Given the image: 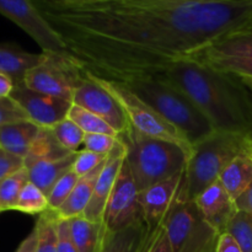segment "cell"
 Masks as SVG:
<instances>
[{
  "instance_id": "15",
  "label": "cell",
  "mask_w": 252,
  "mask_h": 252,
  "mask_svg": "<svg viewBox=\"0 0 252 252\" xmlns=\"http://www.w3.org/2000/svg\"><path fill=\"white\" fill-rule=\"evenodd\" d=\"M121 142V140H120ZM126 158V149L122 142L115 148L113 152L108 154L102 170L96 181L95 189H94L93 197L90 199L88 208L83 217L93 221L103 223V213H105L106 204L111 196L113 186H115L116 179H117L120 170L122 167L123 161Z\"/></svg>"
},
{
  "instance_id": "43",
  "label": "cell",
  "mask_w": 252,
  "mask_h": 252,
  "mask_svg": "<svg viewBox=\"0 0 252 252\" xmlns=\"http://www.w3.org/2000/svg\"><path fill=\"white\" fill-rule=\"evenodd\" d=\"M236 78V76H235ZM240 83L243 84L245 88H248L249 90L252 91V78H249V76H244V78H239Z\"/></svg>"
},
{
  "instance_id": "38",
  "label": "cell",
  "mask_w": 252,
  "mask_h": 252,
  "mask_svg": "<svg viewBox=\"0 0 252 252\" xmlns=\"http://www.w3.org/2000/svg\"><path fill=\"white\" fill-rule=\"evenodd\" d=\"M214 252H243L238 241L228 231L219 234Z\"/></svg>"
},
{
  "instance_id": "45",
  "label": "cell",
  "mask_w": 252,
  "mask_h": 252,
  "mask_svg": "<svg viewBox=\"0 0 252 252\" xmlns=\"http://www.w3.org/2000/svg\"><path fill=\"white\" fill-rule=\"evenodd\" d=\"M1 212H4V208H2L1 203H0V213H1Z\"/></svg>"
},
{
  "instance_id": "2",
  "label": "cell",
  "mask_w": 252,
  "mask_h": 252,
  "mask_svg": "<svg viewBox=\"0 0 252 252\" xmlns=\"http://www.w3.org/2000/svg\"><path fill=\"white\" fill-rule=\"evenodd\" d=\"M155 78L181 91L208 118L216 130L251 134V101L235 85L233 75L193 59L172 63Z\"/></svg>"
},
{
  "instance_id": "29",
  "label": "cell",
  "mask_w": 252,
  "mask_h": 252,
  "mask_svg": "<svg viewBox=\"0 0 252 252\" xmlns=\"http://www.w3.org/2000/svg\"><path fill=\"white\" fill-rule=\"evenodd\" d=\"M49 129L57 142L59 143V145L68 152L78 153L80 150V147H83L85 133L68 117L64 118L63 121L58 122Z\"/></svg>"
},
{
  "instance_id": "10",
  "label": "cell",
  "mask_w": 252,
  "mask_h": 252,
  "mask_svg": "<svg viewBox=\"0 0 252 252\" xmlns=\"http://www.w3.org/2000/svg\"><path fill=\"white\" fill-rule=\"evenodd\" d=\"M144 221L139 204V189L125 158L103 213L107 231L115 233Z\"/></svg>"
},
{
  "instance_id": "12",
  "label": "cell",
  "mask_w": 252,
  "mask_h": 252,
  "mask_svg": "<svg viewBox=\"0 0 252 252\" xmlns=\"http://www.w3.org/2000/svg\"><path fill=\"white\" fill-rule=\"evenodd\" d=\"M12 98L26 112L27 117L41 128H52L68 117L73 102L65 98L44 95L27 88L24 83L15 85Z\"/></svg>"
},
{
  "instance_id": "21",
  "label": "cell",
  "mask_w": 252,
  "mask_h": 252,
  "mask_svg": "<svg viewBox=\"0 0 252 252\" xmlns=\"http://www.w3.org/2000/svg\"><path fill=\"white\" fill-rule=\"evenodd\" d=\"M69 223L78 252H100L107 235L105 224L89 220L83 216L69 219Z\"/></svg>"
},
{
  "instance_id": "35",
  "label": "cell",
  "mask_w": 252,
  "mask_h": 252,
  "mask_svg": "<svg viewBox=\"0 0 252 252\" xmlns=\"http://www.w3.org/2000/svg\"><path fill=\"white\" fill-rule=\"evenodd\" d=\"M140 252H172L164 225H160L153 231H148Z\"/></svg>"
},
{
  "instance_id": "7",
  "label": "cell",
  "mask_w": 252,
  "mask_h": 252,
  "mask_svg": "<svg viewBox=\"0 0 252 252\" xmlns=\"http://www.w3.org/2000/svg\"><path fill=\"white\" fill-rule=\"evenodd\" d=\"M172 252H213L219 233L197 209L193 201L177 199L164 221Z\"/></svg>"
},
{
  "instance_id": "18",
  "label": "cell",
  "mask_w": 252,
  "mask_h": 252,
  "mask_svg": "<svg viewBox=\"0 0 252 252\" xmlns=\"http://www.w3.org/2000/svg\"><path fill=\"white\" fill-rule=\"evenodd\" d=\"M42 128L30 120L0 128V148L20 158H26Z\"/></svg>"
},
{
  "instance_id": "42",
  "label": "cell",
  "mask_w": 252,
  "mask_h": 252,
  "mask_svg": "<svg viewBox=\"0 0 252 252\" xmlns=\"http://www.w3.org/2000/svg\"><path fill=\"white\" fill-rule=\"evenodd\" d=\"M244 152L252 158V134H248L244 139Z\"/></svg>"
},
{
  "instance_id": "1",
  "label": "cell",
  "mask_w": 252,
  "mask_h": 252,
  "mask_svg": "<svg viewBox=\"0 0 252 252\" xmlns=\"http://www.w3.org/2000/svg\"><path fill=\"white\" fill-rule=\"evenodd\" d=\"M85 73L154 75L252 26V0H33Z\"/></svg>"
},
{
  "instance_id": "16",
  "label": "cell",
  "mask_w": 252,
  "mask_h": 252,
  "mask_svg": "<svg viewBox=\"0 0 252 252\" xmlns=\"http://www.w3.org/2000/svg\"><path fill=\"white\" fill-rule=\"evenodd\" d=\"M46 54L31 53L12 42L0 43V73L6 74L15 85L24 83L27 71L44 61Z\"/></svg>"
},
{
  "instance_id": "37",
  "label": "cell",
  "mask_w": 252,
  "mask_h": 252,
  "mask_svg": "<svg viewBox=\"0 0 252 252\" xmlns=\"http://www.w3.org/2000/svg\"><path fill=\"white\" fill-rule=\"evenodd\" d=\"M57 234H58V252H78L71 236L69 219H61L58 217Z\"/></svg>"
},
{
  "instance_id": "14",
  "label": "cell",
  "mask_w": 252,
  "mask_h": 252,
  "mask_svg": "<svg viewBox=\"0 0 252 252\" xmlns=\"http://www.w3.org/2000/svg\"><path fill=\"white\" fill-rule=\"evenodd\" d=\"M193 202L202 218L219 234L226 230L228 224L238 212L235 201L219 181L202 191Z\"/></svg>"
},
{
  "instance_id": "26",
  "label": "cell",
  "mask_w": 252,
  "mask_h": 252,
  "mask_svg": "<svg viewBox=\"0 0 252 252\" xmlns=\"http://www.w3.org/2000/svg\"><path fill=\"white\" fill-rule=\"evenodd\" d=\"M69 120L73 121L78 127L81 128L85 134H93V133H105V134L118 135V133L108 125L106 121L98 117L95 113L85 110L78 105H71L68 113Z\"/></svg>"
},
{
  "instance_id": "5",
  "label": "cell",
  "mask_w": 252,
  "mask_h": 252,
  "mask_svg": "<svg viewBox=\"0 0 252 252\" xmlns=\"http://www.w3.org/2000/svg\"><path fill=\"white\" fill-rule=\"evenodd\" d=\"M246 135L214 130L211 135L192 145L177 199L193 201L207 187L219 181L229 162L243 152Z\"/></svg>"
},
{
  "instance_id": "28",
  "label": "cell",
  "mask_w": 252,
  "mask_h": 252,
  "mask_svg": "<svg viewBox=\"0 0 252 252\" xmlns=\"http://www.w3.org/2000/svg\"><path fill=\"white\" fill-rule=\"evenodd\" d=\"M29 181V171L24 167L0 182V203L4 211H15L20 193Z\"/></svg>"
},
{
  "instance_id": "22",
  "label": "cell",
  "mask_w": 252,
  "mask_h": 252,
  "mask_svg": "<svg viewBox=\"0 0 252 252\" xmlns=\"http://www.w3.org/2000/svg\"><path fill=\"white\" fill-rule=\"evenodd\" d=\"M197 56L252 57V27L221 37L218 41L209 44L207 48H204L203 51H201L194 57Z\"/></svg>"
},
{
  "instance_id": "44",
  "label": "cell",
  "mask_w": 252,
  "mask_h": 252,
  "mask_svg": "<svg viewBox=\"0 0 252 252\" xmlns=\"http://www.w3.org/2000/svg\"><path fill=\"white\" fill-rule=\"evenodd\" d=\"M250 120H251V134H252V101H251V108H250Z\"/></svg>"
},
{
  "instance_id": "8",
  "label": "cell",
  "mask_w": 252,
  "mask_h": 252,
  "mask_svg": "<svg viewBox=\"0 0 252 252\" xmlns=\"http://www.w3.org/2000/svg\"><path fill=\"white\" fill-rule=\"evenodd\" d=\"M44 54V61L27 71L24 84L37 93L71 101L83 70L70 56Z\"/></svg>"
},
{
  "instance_id": "24",
  "label": "cell",
  "mask_w": 252,
  "mask_h": 252,
  "mask_svg": "<svg viewBox=\"0 0 252 252\" xmlns=\"http://www.w3.org/2000/svg\"><path fill=\"white\" fill-rule=\"evenodd\" d=\"M193 61L208 65L220 73L244 78H252V57L249 56H197Z\"/></svg>"
},
{
  "instance_id": "34",
  "label": "cell",
  "mask_w": 252,
  "mask_h": 252,
  "mask_svg": "<svg viewBox=\"0 0 252 252\" xmlns=\"http://www.w3.org/2000/svg\"><path fill=\"white\" fill-rule=\"evenodd\" d=\"M27 120L29 117H27L26 112L11 96L0 97V128L11 125V123Z\"/></svg>"
},
{
  "instance_id": "46",
  "label": "cell",
  "mask_w": 252,
  "mask_h": 252,
  "mask_svg": "<svg viewBox=\"0 0 252 252\" xmlns=\"http://www.w3.org/2000/svg\"><path fill=\"white\" fill-rule=\"evenodd\" d=\"M142 245H143V244H142ZM140 248H142V246H140ZM138 252H140V249H139V250H138Z\"/></svg>"
},
{
  "instance_id": "17",
  "label": "cell",
  "mask_w": 252,
  "mask_h": 252,
  "mask_svg": "<svg viewBox=\"0 0 252 252\" xmlns=\"http://www.w3.org/2000/svg\"><path fill=\"white\" fill-rule=\"evenodd\" d=\"M75 158L76 153H70L57 159H38L30 162L25 166L29 171L30 182L48 194L54 184L73 167Z\"/></svg>"
},
{
  "instance_id": "6",
  "label": "cell",
  "mask_w": 252,
  "mask_h": 252,
  "mask_svg": "<svg viewBox=\"0 0 252 252\" xmlns=\"http://www.w3.org/2000/svg\"><path fill=\"white\" fill-rule=\"evenodd\" d=\"M89 75L93 76L102 88H105L116 98L127 118L128 126L132 129L147 137L175 143L192 152V145L185 138V135L175 126L167 122L152 106L148 105L134 93H132L127 86L123 85L120 81L97 78L91 74Z\"/></svg>"
},
{
  "instance_id": "23",
  "label": "cell",
  "mask_w": 252,
  "mask_h": 252,
  "mask_svg": "<svg viewBox=\"0 0 252 252\" xmlns=\"http://www.w3.org/2000/svg\"><path fill=\"white\" fill-rule=\"evenodd\" d=\"M148 234L144 221L130 225L120 231H107L100 252H138Z\"/></svg>"
},
{
  "instance_id": "47",
  "label": "cell",
  "mask_w": 252,
  "mask_h": 252,
  "mask_svg": "<svg viewBox=\"0 0 252 252\" xmlns=\"http://www.w3.org/2000/svg\"><path fill=\"white\" fill-rule=\"evenodd\" d=\"M213 252H214V251H213Z\"/></svg>"
},
{
  "instance_id": "3",
  "label": "cell",
  "mask_w": 252,
  "mask_h": 252,
  "mask_svg": "<svg viewBox=\"0 0 252 252\" xmlns=\"http://www.w3.org/2000/svg\"><path fill=\"white\" fill-rule=\"evenodd\" d=\"M120 83L175 126L191 145L201 142L216 130L192 101L166 81L155 76L142 75Z\"/></svg>"
},
{
  "instance_id": "19",
  "label": "cell",
  "mask_w": 252,
  "mask_h": 252,
  "mask_svg": "<svg viewBox=\"0 0 252 252\" xmlns=\"http://www.w3.org/2000/svg\"><path fill=\"white\" fill-rule=\"evenodd\" d=\"M106 161V160H105ZM105 161L96 167L94 171L89 172L85 176L80 177L79 181L76 182L75 187H74L73 192L70 196L68 197L63 206L57 211V214L61 219H71L76 218V217H81L85 213L86 208H88L90 199L93 197L94 189H95L96 181L100 175L101 170H102Z\"/></svg>"
},
{
  "instance_id": "32",
  "label": "cell",
  "mask_w": 252,
  "mask_h": 252,
  "mask_svg": "<svg viewBox=\"0 0 252 252\" xmlns=\"http://www.w3.org/2000/svg\"><path fill=\"white\" fill-rule=\"evenodd\" d=\"M118 135L105 134V133H93V134H85L84 138L83 149L90 150L101 155H108L115 148L120 144Z\"/></svg>"
},
{
  "instance_id": "25",
  "label": "cell",
  "mask_w": 252,
  "mask_h": 252,
  "mask_svg": "<svg viewBox=\"0 0 252 252\" xmlns=\"http://www.w3.org/2000/svg\"><path fill=\"white\" fill-rule=\"evenodd\" d=\"M58 214L48 209L39 214L34 229L37 231L36 252H58V234H57Z\"/></svg>"
},
{
  "instance_id": "36",
  "label": "cell",
  "mask_w": 252,
  "mask_h": 252,
  "mask_svg": "<svg viewBox=\"0 0 252 252\" xmlns=\"http://www.w3.org/2000/svg\"><path fill=\"white\" fill-rule=\"evenodd\" d=\"M25 167V159L0 148V182Z\"/></svg>"
},
{
  "instance_id": "39",
  "label": "cell",
  "mask_w": 252,
  "mask_h": 252,
  "mask_svg": "<svg viewBox=\"0 0 252 252\" xmlns=\"http://www.w3.org/2000/svg\"><path fill=\"white\" fill-rule=\"evenodd\" d=\"M235 207L238 211L252 214V184L235 199Z\"/></svg>"
},
{
  "instance_id": "33",
  "label": "cell",
  "mask_w": 252,
  "mask_h": 252,
  "mask_svg": "<svg viewBox=\"0 0 252 252\" xmlns=\"http://www.w3.org/2000/svg\"><path fill=\"white\" fill-rule=\"evenodd\" d=\"M108 155L96 154V153L90 152V150L81 149L76 153V158L74 160L73 170L79 177H83L88 175L89 172L94 171L97 166H100Z\"/></svg>"
},
{
  "instance_id": "30",
  "label": "cell",
  "mask_w": 252,
  "mask_h": 252,
  "mask_svg": "<svg viewBox=\"0 0 252 252\" xmlns=\"http://www.w3.org/2000/svg\"><path fill=\"white\" fill-rule=\"evenodd\" d=\"M225 231L235 238L243 252H252V214L238 211Z\"/></svg>"
},
{
  "instance_id": "41",
  "label": "cell",
  "mask_w": 252,
  "mask_h": 252,
  "mask_svg": "<svg viewBox=\"0 0 252 252\" xmlns=\"http://www.w3.org/2000/svg\"><path fill=\"white\" fill-rule=\"evenodd\" d=\"M15 83L9 75L0 73V97H7L11 95Z\"/></svg>"
},
{
  "instance_id": "4",
  "label": "cell",
  "mask_w": 252,
  "mask_h": 252,
  "mask_svg": "<svg viewBox=\"0 0 252 252\" xmlns=\"http://www.w3.org/2000/svg\"><path fill=\"white\" fill-rule=\"evenodd\" d=\"M118 139L125 145L126 160L139 192L184 172L191 155L175 143L147 137L130 127Z\"/></svg>"
},
{
  "instance_id": "13",
  "label": "cell",
  "mask_w": 252,
  "mask_h": 252,
  "mask_svg": "<svg viewBox=\"0 0 252 252\" xmlns=\"http://www.w3.org/2000/svg\"><path fill=\"white\" fill-rule=\"evenodd\" d=\"M184 172L139 192V204L148 231L162 225L179 198Z\"/></svg>"
},
{
  "instance_id": "48",
  "label": "cell",
  "mask_w": 252,
  "mask_h": 252,
  "mask_svg": "<svg viewBox=\"0 0 252 252\" xmlns=\"http://www.w3.org/2000/svg\"><path fill=\"white\" fill-rule=\"evenodd\" d=\"M251 27H252V26H251Z\"/></svg>"
},
{
  "instance_id": "40",
  "label": "cell",
  "mask_w": 252,
  "mask_h": 252,
  "mask_svg": "<svg viewBox=\"0 0 252 252\" xmlns=\"http://www.w3.org/2000/svg\"><path fill=\"white\" fill-rule=\"evenodd\" d=\"M37 251V231L36 229H32L31 233L21 241L19 248L15 252H36Z\"/></svg>"
},
{
  "instance_id": "20",
  "label": "cell",
  "mask_w": 252,
  "mask_h": 252,
  "mask_svg": "<svg viewBox=\"0 0 252 252\" xmlns=\"http://www.w3.org/2000/svg\"><path fill=\"white\" fill-rule=\"evenodd\" d=\"M219 182L235 201L252 184V158L241 152L229 162L219 177Z\"/></svg>"
},
{
  "instance_id": "27",
  "label": "cell",
  "mask_w": 252,
  "mask_h": 252,
  "mask_svg": "<svg viewBox=\"0 0 252 252\" xmlns=\"http://www.w3.org/2000/svg\"><path fill=\"white\" fill-rule=\"evenodd\" d=\"M49 209L48 197L32 182H27L20 193L15 211L30 216H39Z\"/></svg>"
},
{
  "instance_id": "9",
  "label": "cell",
  "mask_w": 252,
  "mask_h": 252,
  "mask_svg": "<svg viewBox=\"0 0 252 252\" xmlns=\"http://www.w3.org/2000/svg\"><path fill=\"white\" fill-rule=\"evenodd\" d=\"M0 14L26 32L43 53L69 56L64 42L44 19L33 0H0Z\"/></svg>"
},
{
  "instance_id": "31",
  "label": "cell",
  "mask_w": 252,
  "mask_h": 252,
  "mask_svg": "<svg viewBox=\"0 0 252 252\" xmlns=\"http://www.w3.org/2000/svg\"><path fill=\"white\" fill-rule=\"evenodd\" d=\"M79 179H80V177L74 172L73 167H71L68 172H65V174L54 184V186L52 187L49 193L47 194V197H48L49 209L57 212L62 206H63L64 202L68 199V197L70 196V193L73 192L74 187H75Z\"/></svg>"
},
{
  "instance_id": "11",
  "label": "cell",
  "mask_w": 252,
  "mask_h": 252,
  "mask_svg": "<svg viewBox=\"0 0 252 252\" xmlns=\"http://www.w3.org/2000/svg\"><path fill=\"white\" fill-rule=\"evenodd\" d=\"M71 102L78 105L108 123L118 134L128 129V122L116 98L100 85L93 76L84 73L74 89Z\"/></svg>"
}]
</instances>
